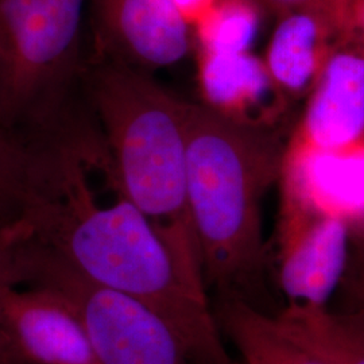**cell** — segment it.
<instances>
[{
    "label": "cell",
    "instance_id": "obj_1",
    "mask_svg": "<svg viewBox=\"0 0 364 364\" xmlns=\"http://www.w3.org/2000/svg\"><path fill=\"white\" fill-rule=\"evenodd\" d=\"M31 239L97 287L156 313L195 364H236L207 296L124 196L117 180L103 200L112 158L95 119L76 112L31 144Z\"/></svg>",
    "mask_w": 364,
    "mask_h": 364
},
{
    "label": "cell",
    "instance_id": "obj_14",
    "mask_svg": "<svg viewBox=\"0 0 364 364\" xmlns=\"http://www.w3.org/2000/svg\"><path fill=\"white\" fill-rule=\"evenodd\" d=\"M287 332L328 364H364V320L358 314L287 306L277 316Z\"/></svg>",
    "mask_w": 364,
    "mask_h": 364
},
{
    "label": "cell",
    "instance_id": "obj_11",
    "mask_svg": "<svg viewBox=\"0 0 364 364\" xmlns=\"http://www.w3.org/2000/svg\"><path fill=\"white\" fill-rule=\"evenodd\" d=\"M279 178L282 205L364 220V146L324 151L291 139Z\"/></svg>",
    "mask_w": 364,
    "mask_h": 364
},
{
    "label": "cell",
    "instance_id": "obj_22",
    "mask_svg": "<svg viewBox=\"0 0 364 364\" xmlns=\"http://www.w3.org/2000/svg\"><path fill=\"white\" fill-rule=\"evenodd\" d=\"M360 225H362V234H360V239H362V251H363V266H364V220L360 221Z\"/></svg>",
    "mask_w": 364,
    "mask_h": 364
},
{
    "label": "cell",
    "instance_id": "obj_8",
    "mask_svg": "<svg viewBox=\"0 0 364 364\" xmlns=\"http://www.w3.org/2000/svg\"><path fill=\"white\" fill-rule=\"evenodd\" d=\"M0 338L18 364H103L76 311L48 287H14L6 294Z\"/></svg>",
    "mask_w": 364,
    "mask_h": 364
},
{
    "label": "cell",
    "instance_id": "obj_20",
    "mask_svg": "<svg viewBox=\"0 0 364 364\" xmlns=\"http://www.w3.org/2000/svg\"><path fill=\"white\" fill-rule=\"evenodd\" d=\"M355 296L358 302V314L364 320V266L355 279Z\"/></svg>",
    "mask_w": 364,
    "mask_h": 364
},
{
    "label": "cell",
    "instance_id": "obj_17",
    "mask_svg": "<svg viewBox=\"0 0 364 364\" xmlns=\"http://www.w3.org/2000/svg\"><path fill=\"white\" fill-rule=\"evenodd\" d=\"M28 239L30 227L25 218L0 225V305L11 289L23 282V266ZM0 360H9L1 338Z\"/></svg>",
    "mask_w": 364,
    "mask_h": 364
},
{
    "label": "cell",
    "instance_id": "obj_5",
    "mask_svg": "<svg viewBox=\"0 0 364 364\" xmlns=\"http://www.w3.org/2000/svg\"><path fill=\"white\" fill-rule=\"evenodd\" d=\"M23 284L52 289L72 305L103 364H195L156 313L88 282L33 239L27 246Z\"/></svg>",
    "mask_w": 364,
    "mask_h": 364
},
{
    "label": "cell",
    "instance_id": "obj_15",
    "mask_svg": "<svg viewBox=\"0 0 364 364\" xmlns=\"http://www.w3.org/2000/svg\"><path fill=\"white\" fill-rule=\"evenodd\" d=\"M262 9L258 0H219L192 27L200 52H250L259 33Z\"/></svg>",
    "mask_w": 364,
    "mask_h": 364
},
{
    "label": "cell",
    "instance_id": "obj_7",
    "mask_svg": "<svg viewBox=\"0 0 364 364\" xmlns=\"http://www.w3.org/2000/svg\"><path fill=\"white\" fill-rule=\"evenodd\" d=\"M92 55L156 69L180 63L192 46V28L171 0H88Z\"/></svg>",
    "mask_w": 364,
    "mask_h": 364
},
{
    "label": "cell",
    "instance_id": "obj_23",
    "mask_svg": "<svg viewBox=\"0 0 364 364\" xmlns=\"http://www.w3.org/2000/svg\"><path fill=\"white\" fill-rule=\"evenodd\" d=\"M0 364H3V363H0Z\"/></svg>",
    "mask_w": 364,
    "mask_h": 364
},
{
    "label": "cell",
    "instance_id": "obj_6",
    "mask_svg": "<svg viewBox=\"0 0 364 364\" xmlns=\"http://www.w3.org/2000/svg\"><path fill=\"white\" fill-rule=\"evenodd\" d=\"M351 239L343 216L282 205L277 278L287 306L326 308L348 267Z\"/></svg>",
    "mask_w": 364,
    "mask_h": 364
},
{
    "label": "cell",
    "instance_id": "obj_9",
    "mask_svg": "<svg viewBox=\"0 0 364 364\" xmlns=\"http://www.w3.org/2000/svg\"><path fill=\"white\" fill-rule=\"evenodd\" d=\"M293 141L324 151L364 146V38L359 31L328 55Z\"/></svg>",
    "mask_w": 364,
    "mask_h": 364
},
{
    "label": "cell",
    "instance_id": "obj_13",
    "mask_svg": "<svg viewBox=\"0 0 364 364\" xmlns=\"http://www.w3.org/2000/svg\"><path fill=\"white\" fill-rule=\"evenodd\" d=\"M218 320L237 352L236 364H328L291 336L277 317L260 312L245 299L230 297Z\"/></svg>",
    "mask_w": 364,
    "mask_h": 364
},
{
    "label": "cell",
    "instance_id": "obj_18",
    "mask_svg": "<svg viewBox=\"0 0 364 364\" xmlns=\"http://www.w3.org/2000/svg\"><path fill=\"white\" fill-rule=\"evenodd\" d=\"M218 1L219 0H171L176 10L191 28L195 26Z\"/></svg>",
    "mask_w": 364,
    "mask_h": 364
},
{
    "label": "cell",
    "instance_id": "obj_4",
    "mask_svg": "<svg viewBox=\"0 0 364 364\" xmlns=\"http://www.w3.org/2000/svg\"><path fill=\"white\" fill-rule=\"evenodd\" d=\"M88 0H0V129L30 144L77 107Z\"/></svg>",
    "mask_w": 364,
    "mask_h": 364
},
{
    "label": "cell",
    "instance_id": "obj_16",
    "mask_svg": "<svg viewBox=\"0 0 364 364\" xmlns=\"http://www.w3.org/2000/svg\"><path fill=\"white\" fill-rule=\"evenodd\" d=\"M30 146L0 129V225L26 212L31 182Z\"/></svg>",
    "mask_w": 364,
    "mask_h": 364
},
{
    "label": "cell",
    "instance_id": "obj_19",
    "mask_svg": "<svg viewBox=\"0 0 364 364\" xmlns=\"http://www.w3.org/2000/svg\"><path fill=\"white\" fill-rule=\"evenodd\" d=\"M258 1L263 6V9H267L269 11H273L277 16H279L282 14L297 9L309 0H258Z\"/></svg>",
    "mask_w": 364,
    "mask_h": 364
},
{
    "label": "cell",
    "instance_id": "obj_3",
    "mask_svg": "<svg viewBox=\"0 0 364 364\" xmlns=\"http://www.w3.org/2000/svg\"><path fill=\"white\" fill-rule=\"evenodd\" d=\"M285 151L270 129L188 105V204L207 287L228 291L259 273L260 200L281 177Z\"/></svg>",
    "mask_w": 364,
    "mask_h": 364
},
{
    "label": "cell",
    "instance_id": "obj_21",
    "mask_svg": "<svg viewBox=\"0 0 364 364\" xmlns=\"http://www.w3.org/2000/svg\"><path fill=\"white\" fill-rule=\"evenodd\" d=\"M356 28L364 38V0H358L356 4Z\"/></svg>",
    "mask_w": 364,
    "mask_h": 364
},
{
    "label": "cell",
    "instance_id": "obj_10",
    "mask_svg": "<svg viewBox=\"0 0 364 364\" xmlns=\"http://www.w3.org/2000/svg\"><path fill=\"white\" fill-rule=\"evenodd\" d=\"M358 0H309L278 16L264 63L285 96L311 92L328 55L356 28Z\"/></svg>",
    "mask_w": 364,
    "mask_h": 364
},
{
    "label": "cell",
    "instance_id": "obj_12",
    "mask_svg": "<svg viewBox=\"0 0 364 364\" xmlns=\"http://www.w3.org/2000/svg\"><path fill=\"white\" fill-rule=\"evenodd\" d=\"M198 85L209 109L257 129H270L287 97L264 60L250 52H200Z\"/></svg>",
    "mask_w": 364,
    "mask_h": 364
},
{
    "label": "cell",
    "instance_id": "obj_2",
    "mask_svg": "<svg viewBox=\"0 0 364 364\" xmlns=\"http://www.w3.org/2000/svg\"><path fill=\"white\" fill-rule=\"evenodd\" d=\"M82 92L123 193L151 223L182 270L207 287L188 204L189 103L146 70L96 55L84 68Z\"/></svg>",
    "mask_w": 364,
    "mask_h": 364
}]
</instances>
